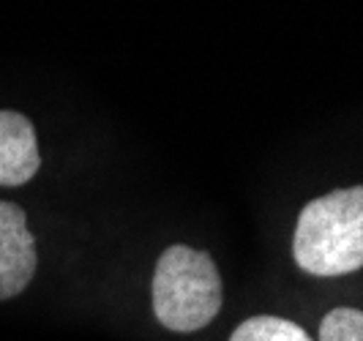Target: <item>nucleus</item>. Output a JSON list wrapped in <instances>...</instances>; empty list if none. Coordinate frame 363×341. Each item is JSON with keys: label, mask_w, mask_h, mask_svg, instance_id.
I'll list each match as a JSON object with an SVG mask.
<instances>
[{"label": "nucleus", "mask_w": 363, "mask_h": 341, "mask_svg": "<svg viewBox=\"0 0 363 341\" xmlns=\"http://www.w3.org/2000/svg\"><path fill=\"white\" fill-rule=\"evenodd\" d=\"M292 257L309 276L336 279L363 268V186L336 189L298 213Z\"/></svg>", "instance_id": "f257e3e1"}, {"label": "nucleus", "mask_w": 363, "mask_h": 341, "mask_svg": "<svg viewBox=\"0 0 363 341\" xmlns=\"http://www.w3.org/2000/svg\"><path fill=\"white\" fill-rule=\"evenodd\" d=\"M221 276L211 254L169 246L153 273V314L175 333H191L216 320L221 311Z\"/></svg>", "instance_id": "f03ea898"}, {"label": "nucleus", "mask_w": 363, "mask_h": 341, "mask_svg": "<svg viewBox=\"0 0 363 341\" xmlns=\"http://www.w3.org/2000/svg\"><path fill=\"white\" fill-rule=\"evenodd\" d=\"M36 265V237L28 230V216L19 205L0 199V301L28 287Z\"/></svg>", "instance_id": "7ed1b4c3"}, {"label": "nucleus", "mask_w": 363, "mask_h": 341, "mask_svg": "<svg viewBox=\"0 0 363 341\" xmlns=\"http://www.w3.org/2000/svg\"><path fill=\"white\" fill-rule=\"evenodd\" d=\"M41 167L33 123L14 109H0V186H25Z\"/></svg>", "instance_id": "20e7f679"}, {"label": "nucleus", "mask_w": 363, "mask_h": 341, "mask_svg": "<svg viewBox=\"0 0 363 341\" xmlns=\"http://www.w3.org/2000/svg\"><path fill=\"white\" fill-rule=\"evenodd\" d=\"M230 341H311V336L298 323L262 314L238 325Z\"/></svg>", "instance_id": "39448f33"}, {"label": "nucleus", "mask_w": 363, "mask_h": 341, "mask_svg": "<svg viewBox=\"0 0 363 341\" xmlns=\"http://www.w3.org/2000/svg\"><path fill=\"white\" fill-rule=\"evenodd\" d=\"M320 341H363V311L350 306L330 308L320 323Z\"/></svg>", "instance_id": "423d86ee"}]
</instances>
